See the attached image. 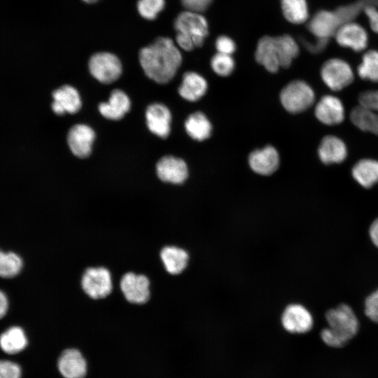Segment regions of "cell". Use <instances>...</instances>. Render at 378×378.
<instances>
[{
	"mask_svg": "<svg viewBox=\"0 0 378 378\" xmlns=\"http://www.w3.org/2000/svg\"><path fill=\"white\" fill-rule=\"evenodd\" d=\"M139 62L145 74L158 83H167L175 76L182 56L174 41L160 37L139 52Z\"/></svg>",
	"mask_w": 378,
	"mask_h": 378,
	"instance_id": "cell-1",
	"label": "cell"
},
{
	"mask_svg": "<svg viewBox=\"0 0 378 378\" xmlns=\"http://www.w3.org/2000/svg\"><path fill=\"white\" fill-rule=\"evenodd\" d=\"M326 318L328 327L321 330V337L329 346H344L358 331V320L353 309L346 304L329 309Z\"/></svg>",
	"mask_w": 378,
	"mask_h": 378,
	"instance_id": "cell-2",
	"label": "cell"
},
{
	"mask_svg": "<svg viewBox=\"0 0 378 378\" xmlns=\"http://www.w3.org/2000/svg\"><path fill=\"white\" fill-rule=\"evenodd\" d=\"M296 53L295 43L289 35L265 36L259 40L255 57L256 61L268 71L274 73L280 67H289Z\"/></svg>",
	"mask_w": 378,
	"mask_h": 378,
	"instance_id": "cell-3",
	"label": "cell"
},
{
	"mask_svg": "<svg viewBox=\"0 0 378 378\" xmlns=\"http://www.w3.org/2000/svg\"><path fill=\"white\" fill-rule=\"evenodd\" d=\"M351 120L361 130L378 135V91L360 94L358 105L351 111Z\"/></svg>",
	"mask_w": 378,
	"mask_h": 378,
	"instance_id": "cell-4",
	"label": "cell"
},
{
	"mask_svg": "<svg viewBox=\"0 0 378 378\" xmlns=\"http://www.w3.org/2000/svg\"><path fill=\"white\" fill-rule=\"evenodd\" d=\"M280 101L287 111L298 113L312 105L314 102V92L307 83L294 80L282 89Z\"/></svg>",
	"mask_w": 378,
	"mask_h": 378,
	"instance_id": "cell-5",
	"label": "cell"
},
{
	"mask_svg": "<svg viewBox=\"0 0 378 378\" xmlns=\"http://www.w3.org/2000/svg\"><path fill=\"white\" fill-rule=\"evenodd\" d=\"M174 28L177 33L190 38L195 48L201 47L208 35V23L198 12L186 10L176 18Z\"/></svg>",
	"mask_w": 378,
	"mask_h": 378,
	"instance_id": "cell-6",
	"label": "cell"
},
{
	"mask_svg": "<svg viewBox=\"0 0 378 378\" xmlns=\"http://www.w3.org/2000/svg\"><path fill=\"white\" fill-rule=\"evenodd\" d=\"M89 70L98 81L109 84L120 76L122 64L118 57L111 52H97L89 60Z\"/></svg>",
	"mask_w": 378,
	"mask_h": 378,
	"instance_id": "cell-7",
	"label": "cell"
},
{
	"mask_svg": "<svg viewBox=\"0 0 378 378\" xmlns=\"http://www.w3.org/2000/svg\"><path fill=\"white\" fill-rule=\"evenodd\" d=\"M81 286L84 292L92 299L106 298L112 291L111 273L103 267H89L82 276Z\"/></svg>",
	"mask_w": 378,
	"mask_h": 378,
	"instance_id": "cell-8",
	"label": "cell"
},
{
	"mask_svg": "<svg viewBox=\"0 0 378 378\" xmlns=\"http://www.w3.org/2000/svg\"><path fill=\"white\" fill-rule=\"evenodd\" d=\"M321 78L332 90L338 91L350 85L354 80L353 71L349 64L340 59L326 61L321 71Z\"/></svg>",
	"mask_w": 378,
	"mask_h": 378,
	"instance_id": "cell-9",
	"label": "cell"
},
{
	"mask_svg": "<svg viewBox=\"0 0 378 378\" xmlns=\"http://www.w3.org/2000/svg\"><path fill=\"white\" fill-rule=\"evenodd\" d=\"M281 322L283 328L292 334H304L310 331L314 319L310 312L303 305L293 303L284 310Z\"/></svg>",
	"mask_w": 378,
	"mask_h": 378,
	"instance_id": "cell-10",
	"label": "cell"
},
{
	"mask_svg": "<svg viewBox=\"0 0 378 378\" xmlns=\"http://www.w3.org/2000/svg\"><path fill=\"white\" fill-rule=\"evenodd\" d=\"M120 286L124 297L131 303L141 304L149 299L150 281L144 274L127 272L122 276Z\"/></svg>",
	"mask_w": 378,
	"mask_h": 378,
	"instance_id": "cell-11",
	"label": "cell"
},
{
	"mask_svg": "<svg viewBox=\"0 0 378 378\" xmlns=\"http://www.w3.org/2000/svg\"><path fill=\"white\" fill-rule=\"evenodd\" d=\"M95 133L90 127L84 124H78L69 130L67 142L74 155L85 158L91 153Z\"/></svg>",
	"mask_w": 378,
	"mask_h": 378,
	"instance_id": "cell-12",
	"label": "cell"
},
{
	"mask_svg": "<svg viewBox=\"0 0 378 378\" xmlns=\"http://www.w3.org/2000/svg\"><path fill=\"white\" fill-rule=\"evenodd\" d=\"M156 172L161 181L174 184L183 183L188 174L185 161L172 155H166L160 159L156 164Z\"/></svg>",
	"mask_w": 378,
	"mask_h": 378,
	"instance_id": "cell-13",
	"label": "cell"
},
{
	"mask_svg": "<svg viewBox=\"0 0 378 378\" xmlns=\"http://www.w3.org/2000/svg\"><path fill=\"white\" fill-rule=\"evenodd\" d=\"M337 42L343 47L351 48L354 51H361L368 45V34L360 24L349 22L342 24L336 31Z\"/></svg>",
	"mask_w": 378,
	"mask_h": 378,
	"instance_id": "cell-14",
	"label": "cell"
},
{
	"mask_svg": "<svg viewBox=\"0 0 378 378\" xmlns=\"http://www.w3.org/2000/svg\"><path fill=\"white\" fill-rule=\"evenodd\" d=\"M146 124L149 130L161 138L170 133L172 115L164 104L155 103L148 106L146 111Z\"/></svg>",
	"mask_w": 378,
	"mask_h": 378,
	"instance_id": "cell-15",
	"label": "cell"
},
{
	"mask_svg": "<svg viewBox=\"0 0 378 378\" xmlns=\"http://www.w3.org/2000/svg\"><path fill=\"white\" fill-rule=\"evenodd\" d=\"M248 163L254 172L267 176L273 174L278 169L279 155L275 148L267 146L251 153Z\"/></svg>",
	"mask_w": 378,
	"mask_h": 378,
	"instance_id": "cell-16",
	"label": "cell"
},
{
	"mask_svg": "<svg viewBox=\"0 0 378 378\" xmlns=\"http://www.w3.org/2000/svg\"><path fill=\"white\" fill-rule=\"evenodd\" d=\"M57 366L64 378H84L87 373L86 360L76 349L64 350L59 357Z\"/></svg>",
	"mask_w": 378,
	"mask_h": 378,
	"instance_id": "cell-17",
	"label": "cell"
},
{
	"mask_svg": "<svg viewBox=\"0 0 378 378\" xmlns=\"http://www.w3.org/2000/svg\"><path fill=\"white\" fill-rule=\"evenodd\" d=\"M315 115L323 124L337 125L344 120V108L342 102L337 97L326 95L317 103Z\"/></svg>",
	"mask_w": 378,
	"mask_h": 378,
	"instance_id": "cell-18",
	"label": "cell"
},
{
	"mask_svg": "<svg viewBox=\"0 0 378 378\" xmlns=\"http://www.w3.org/2000/svg\"><path fill=\"white\" fill-rule=\"evenodd\" d=\"M52 111L57 115L76 113L81 107V100L77 90L71 85H63L52 93Z\"/></svg>",
	"mask_w": 378,
	"mask_h": 378,
	"instance_id": "cell-19",
	"label": "cell"
},
{
	"mask_svg": "<svg viewBox=\"0 0 378 378\" xmlns=\"http://www.w3.org/2000/svg\"><path fill=\"white\" fill-rule=\"evenodd\" d=\"M340 23L335 12L320 10L309 20L307 28L316 38L329 39L333 36Z\"/></svg>",
	"mask_w": 378,
	"mask_h": 378,
	"instance_id": "cell-20",
	"label": "cell"
},
{
	"mask_svg": "<svg viewBox=\"0 0 378 378\" xmlns=\"http://www.w3.org/2000/svg\"><path fill=\"white\" fill-rule=\"evenodd\" d=\"M131 106L128 96L120 90H114L110 95L107 102H102L99 105L100 113L109 120H120L130 110Z\"/></svg>",
	"mask_w": 378,
	"mask_h": 378,
	"instance_id": "cell-21",
	"label": "cell"
},
{
	"mask_svg": "<svg viewBox=\"0 0 378 378\" xmlns=\"http://www.w3.org/2000/svg\"><path fill=\"white\" fill-rule=\"evenodd\" d=\"M318 153L321 160L329 164L343 162L346 157L347 150L340 139L328 135L321 140Z\"/></svg>",
	"mask_w": 378,
	"mask_h": 378,
	"instance_id": "cell-22",
	"label": "cell"
},
{
	"mask_svg": "<svg viewBox=\"0 0 378 378\" xmlns=\"http://www.w3.org/2000/svg\"><path fill=\"white\" fill-rule=\"evenodd\" d=\"M160 258L166 271L170 274H181L187 267L188 252L178 246H167L160 251Z\"/></svg>",
	"mask_w": 378,
	"mask_h": 378,
	"instance_id": "cell-23",
	"label": "cell"
},
{
	"mask_svg": "<svg viewBox=\"0 0 378 378\" xmlns=\"http://www.w3.org/2000/svg\"><path fill=\"white\" fill-rule=\"evenodd\" d=\"M207 90V83L200 74L189 71L183 76L178 93L184 99L195 102L202 97Z\"/></svg>",
	"mask_w": 378,
	"mask_h": 378,
	"instance_id": "cell-24",
	"label": "cell"
},
{
	"mask_svg": "<svg viewBox=\"0 0 378 378\" xmlns=\"http://www.w3.org/2000/svg\"><path fill=\"white\" fill-rule=\"evenodd\" d=\"M28 340L24 330L12 326L0 335V348L8 354H15L24 350Z\"/></svg>",
	"mask_w": 378,
	"mask_h": 378,
	"instance_id": "cell-25",
	"label": "cell"
},
{
	"mask_svg": "<svg viewBox=\"0 0 378 378\" xmlns=\"http://www.w3.org/2000/svg\"><path fill=\"white\" fill-rule=\"evenodd\" d=\"M352 175L363 187H372L378 182V162L371 159L358 161L352 169Z\"/></svg>",
	"mask_w": 378,
	"mask_h": 378,
	"instance_id": "cell-26",
	"label": "cell"
},
{
	"mask_svg": "<svg viewBox=\"0 0 378 378\" xmlns=\"http://www.w3.org/2000/svg\"><path fill=\"white\" fill-rule=\"evenodd\" d=\"M185 129L192 139L204 141L210 136L212 127L207 117L197 111L188 116L185 122Z\"/></svg>",
	"mask_w": 378,
	"mask_h": 378,
	"instance_id": "cell-27",
	"label": "cell"
},
{
	"mask_svg": "<svg viewBox=\"0 0 378 378\" xmlns=\"http://www.w3.org/2000/svg\"><path fill=\"white\" fill-rule=\"evenodd\" d=\"M281 6L284 17L291 23H303L309 17L306 0H281Z\"/></svg>",
	"mask_w": 378,
	"mask_h": 378,
	"instance_id": "cell-28",
	"label": "cell"
},
{
	"mask_svg": "<svg viewBox=\"0 0 378 378\" xmlns=\"http://www.w3.org/2000/svg\"><path fill=\"white\" fill-rule=\"evenodd\" d=\"M22 258L14 252H4L0 250V276L13 278L22 270Z\"/></svg>",
	"mask_w": 378,
	"mask_h": 378,
	"instance_id": "cell-29",
	"label": "cell"
},
{
	"mask_svg": "<svg viewBox=\"0 0 378 378\" xmlns=\"http://www.w3.org/2000/svg\"><path fill=\"white\" fill-rule=\"evenodd\" d=\"M358 74L363 79L378 82V51L369 50L363 55Z\"/></svg>",
	"mask_w": 378,
	"mask_h": 378,
	"instance_id": "cell-30",
	"label": "cell"
},
{
	"mask_svg": "<svg viewBox=\"0 0 378 378\" xmlns=\"http://www.w3.org/2000/svg\"><path fill=\"white\" fill-rule=\"evenodd\" d=\"M368 6H378V0H358L354 4L338 8L335 13L339 19L340 26L351 22Z\"/></svg>",
	"mask_w": 378,
	"mask_h": 378,
	"instance_id": "cell-31",
	"label": "cell"
},
{
	"mask_svg": "<svg viewBox=\"0 0 378 378\" xmlns=\"http://www.w3.org/2000/svg\"><path fill=\"white\" fill-rule=\"evenodd\" d=\"M211 66L216 74L227 76L234 69V61L230 55L218 52L211 58Z\"/></svg>",
	"mask_w": 378,
	"mask_h": 378,
	"instance_id": "cell-32",
	"label": "cell"
},
{
	"mask_svg": "<svg viewBox=\"0 0 378 378\" xmlns=\"http://www.w3.org/2000/svg\"><path fill=\"white\" fill-rule=\"evenodd\" d=\"M164 0H138L137 9L145 19L154 20L164 9Z\"/></svg>",
	"mask_w": 378,
	"mask_h": 378,
	"instance_id": "cell-33",
	"label": "cell"
},
{
	"mask_svg": "<svg viewBox=\"0 0 378 378\" xmlns=\"http://www.w3.org/2000/svg\"><path fill=\"white\" fill-rule=\"evenodd\" d=\"M20 366L13 361L0 360V378H21Z\"/></svg>",
	"mask_w": 378,
	"mask_h": 378,
	"instance_id": "cell-34",
	"label": "cell"
},
{
	"mask_svg": "<svg viewBox=\"0 0 378 378\" xmlns=\"http://www.w3.org/2000/svg\"><path fill=\"white\" fill-rule=\"evenodd\" d=\"M365 314L371 321L378 323V289L367 297Z\"/></svg>",
	"mask_w": 378,
	"mask_h": 378,
	"instance_id": "cell-35",
	"label": "cell"
},
{
	"mask_svg": "<svg viewBox=\"0 0 378 378\" xmlns=\"http://www.w3.org/2000/svg\"><path fill=\"white\" fill-rule=\"evenodd\" d=\"M216 48L218 52L231 55L236 46L232 39L226 36H220L216 41Z\"/></svg>",
	"mask_w": 378,
	"mask_h": 378,
	"instance_id": "cell-36",
	"label": "cell"
},
{
	"mask_svg": "<svg viewBox=\"0 0 378 378\" xmlns=\"http://www.w3.org/2000/svg\"><path fill=\"white\" fill-rule=\"evenodd\" d=\"M213 0H181L185 8L188 10L202 12L205 10Z\"/></svg>",
	"mask_w": 378,
	"mask_h": 378,
	"instance_id": "cell-37",
	"label": "cell"
},
{
	"mask_svg": "<svg viewBox=\"0 0 378 378\" xmlns=\"http://www.w3.org/2000/svg\"><path fill=\"white\" fill-rule=\"evenodd\" d=\"M374 6H368L363 10L367 15L371 29L378 34V10Z\"/></svg>",
	"mask_w": 378,
	"mask_h": 378,
	"instance_id": "cell-38",
	"label": "cell"
},
{
	"mask_svg": "<svg viewBox=\"0 0 378 378\" xmlns=\"http://www.w3.org/2000/svg\"><path fill=\"white\" fill-rule=\"evenodd\" d=\"M329 39L317 38L314 43L302 41L304 46L312 53H318L323 50L328 43Z\"/></svg>",
	"mask_w": 378,
	"mask_h": 378,
	"instance_id": "cell-39",
	"label": "cell"
},
{
	"mask_svg": "<svg viewBox=\"0 0 378 378\" xmlns=\"http://www.w3.org/2000/svg\"><path fill=\"white\" fill-rule=\"evenodd\" d=\"M369 234L372 243L378 248V218L370 225Z\"/></svg>",
	"mask_w": 378,
	"mask_h": 378,
	"instance_id": "cell-40",
	"label": "cell"
},
{
	"mask_svg": "<svg viewBox=\"0 0 378 378\" xmlns=\"http://www.w3.org/2000/svg\"><path fill=\"white\" fill-rule=\"evenodd\" d=\"M8 309V300L6 295L0 290V319L7 313Z\"/></svg>",
	"mask_w": 378,
	"mask_h": 378,
	"instance_id": "cell-41",
	"label": "cell"
},
{
	"mask_svg": "<svg viewBox=\"0 0 378 378\" xmlns=\"http://www.w3.org/2000/svg\"><path fill=\"white\" fill-rule=\"evenodd\" d=\"M83 1H84L86 3L92 4V3H94L97 1L98 0H83Z\"/></svg>",
	"mask_w": 378,
	"mask_h": 378,
	"instance_id": "cell-42",
	"label": "cell"
}]
</instances>
